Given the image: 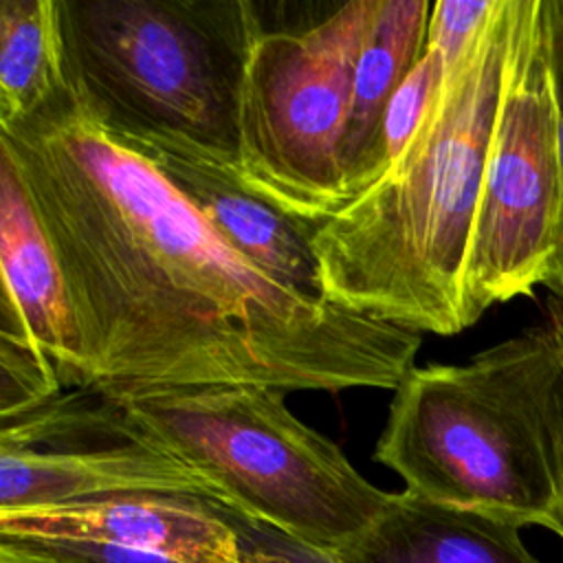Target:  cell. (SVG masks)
Masks as SVG:
<instances>
[{
  "instance_id": "277c9868",
  "label": "cell",
  "mask_w": 563,
  "mask_h": 563,
  "mask_svg": "<svg viewBox=\"0 0 563 563\" xmlns=\"http://www.w3.org/2000/svg\"><path fill=\"white\" fill-rule=\"evenodd\" d=\"M66 75L103 128L163 132L238 172L246 0H57Z\"/></svg>"
},
{
  "instance_id": "5b68a950",
  "label": "cell",
  "mask_w": 563,
  "mask_h": 563,
  "mask_svg": "<svg viewBox=\"0 0 563 563\" xmlns=\"http://www.w3.org/2000/svg\"><path fill=\"white\" fill-rule=\"evenodd\" d=\"M101 389L200 473L227 508L317 552L339 556L389 501L391 493L376 488L332 440L292 416L275 387Z\"/></svg>"
},
{
  "instance_id": "ba28073f",
  "label": "cell",
  "mask_w": 563,
  "mask_h": 563,
  "mask_svg": "<svg viewBox=\"0 0 563 563\" xmlns=\"http://www.w3.org/2000/svg\"><path fill=\"white\" fill-rule=\"evenodd\" d=\"M128 493L222 504L200 473L101 387L64 389L29 413L0 420V510Z\"/></svg>"
},
{
  "instance_id": "8992f818",
  "label": "cell",
  "mask_w": 563,
  "mask_h": 563,
  "mask_svg": "<svg viewBox=\"0 0 563 563\" xmlns=\"http://www.w3.org/2000/svg\"><path fill=\"white\" fill-rule=\"evenodd\" d=\"M376 9L378 0H350L303 29H264L249 55L238 176L308 224L347 205L339 154Z\"/></svg>"
},
{
  "instance_id": "d6986e66",
  "label": "cell",
  "mask_w": 563,
  "mask_h": 563,
  "mask_svg": "<svg viewBox=\"0 0 563 563\" xmlns=\"http://www.w3.org/2000/svg\"><path fill=\"white\" fill-rule=\"evenodd\" d=\"M231 517L240 534V563H339L334 556L306 548L233 508Z\"/></svg>"
},
{
  "instance_id": "ac0fdd59",
  "label": "cell",
  "mask_w": 563,
  "mask_h": 563,
  "mask_svg": "<svg viewBox=\"0 0 563 563\" xmlns=\"http://www.w3.org/2000/svg\"><path fill=\"white\" fill-rule=\"evenodd\" d=\"M548 314L552 317L556 328V356L548 378L543 416H545V429H548L554 475L559 486V501H556L550 530L556 532L559 539H563V301H552L548 308Z\"/></svg>"
},
{
  "instance_id": "9a60e30c",
  "label": "cell",
  "mask_w": 563,
  "mask_h": 563,
  "mask_svg": "<svg viewBox=\"0 0 563 563\" xmlns=\"http://www.w3.org/2000/svg\"><path fill=\"white\" fill-rule=\"evenodd\" d=\"M446 70L449 68L442 62V57L427 46L422 57L407 73V77L396 88L383 112L374 143L352 183V200L363 196L378 180H383L391 172V167L402 158L407 147L418 136L438 97Z\"/></svg>"
},
{
  "instance_id": "2e32d148",
  "label": "cell",
  "mask_w": 563,
  "mask_h": 563,
  "mask_svg": "<svg viewBox=\"0 0 563 563\" xmlns=\"http://www.w3.org/2000/svg\"><path fill=\"white\" fill-rule=\"evenodd\" d=\"M62 391L64 385L48 356L0 336V420L29 413Z\"/></svg>"
},
{
  "instance_id": "7c38bea8",
  "label": "cell",
  "mask_w": 563,
  "mask_h": 563,
  "mask_svg": "<svg viewBox=\"0 0 563 563\" xmlns=\"http://www.w3.org/2000/svg\"><path fill=\"white\" fill-rule=\"evenodd\" d=\"M521 528L488 515L429 501L411 490L391 493L374 523L339 563H541Z\"/></svg>"
},
{
  "instance_id": "ffe728a7",
  "label": "cell",
  "mask_w": 563,
  "mask_h": 563,
  "mask_svg": "<svg viewBox=\"0 0 563 563\" xmlns=\"http://www.w3.org/2000/svg\"><path fill=\"white\" fill-rule=\"evenodd\" d=\"M545 22H548V42H550V62L556 92L559 110V145H561V165H563V0H545ZM552 292L563 301V229H561V253H559V273Z\"/></svg>"
},
{
  "instance_id": "9c48e42d",
  "label": "cell",
  "mask_w": 563,
  "mask_h": 563,
  "mask_svg": "<svg viewBox=\"0 0 563 563\" xmlns=\"http://www.w3.org/2000/svg\"><path fill=\"white\" fill-rule=\"evenodd\" d=\"M0 543L59 563H240L231 508L167 493L0 510Z\"/></svg>"
},
{
  "instance_id": "5bb4252c",
  "label": "cell",
  "mask_w": 563,
  "mask_h": 563,
  "mask_svg": "<svg viewBox=\"0 0 563 563\" xmlns=\"http://www.w3.org/2000/svg\"><path fill=\"white\" fill-rule=\"evenodd\" d=\"M66 81L57 0L0 2V125L42 106Z\"/></svg>"
},
{
  "instance_id": "7a4b0ae2",
  "label": "cell",
  "mask_w": 563,
  "mask_h": 563,
  "mask_svg": "<svg viewBox=\"0 0 563 563\" xmlns=\"http://www.w3.org/2000/svg\"><path fill=\"white\" fill-rule=\"evenodd\" d=\"M515 0H495L451 66L391 172L332 218L312 249L325 295L378 321L431 334L464 323V273L501 106Z\"/></svg>"
},
{
  "instance_id": "52a82bcc",
  "label": "cell",
  "mask_w": 563,
  "mask_h": 563,
  "mask_svg": "<svg viewBox=\"0 0 563 563\" xmlns=\"http://www.w3.org/2000/svg\"><path fill=\"white\" fill-rule=\"evenodd\" d=\"M563 165L545 0H515L501 106L464 273V323L490 306L554 288Z\"/></svg>"
},
{
  "instance_id": "44dd1931",
  "label": "cell",
  "mask_w": 563,
  "mask_h": 563,
  "mask_svg": "<svg viewBox=\"0 0 563 563\" xmlns=\"http://www.w3.org/2000/svg\"><path fill=\"white\" fill-rule=\"evenodd\" d=\"M0 563H59V561L46 559L42 554H35V552H29V550H22L15 545L0 543Z\"/></svg>"
},
{
  "instance_id": "3957f363",
  "label": "cell",
  "mask_w": 563,
  "mask_h": 563,
  "mask_svg": "<svg viewBox=\"0 0 563 563\" xmlns=\"http://www.w3.org/2000/svg\"><path fill=\"white\" fill-rule=\"evenodd\" d=\"M554 356L545 314L466 363L411 367L374 460L429 501L550 530L559 486L543 400Z\"/></svg>"
},
{
  "instance_id": "30bf717a",
  "label": "cell",
  "mask_w": 563,
  "mask_h": 563,
  "mask_svg": "<svg viewBox=\"0 0 563 563\" xmlns=\"http://www.w3.org/2000/svg\"><path fill=\"white\" fill-rule=\"evenodd\" d=\"M103 130L143 154L235 251L271 277L310 303H336L325 295L312 249L314 224L279 211L249 189L235 169L178 136Z\"/></svg>"
},
{
  "instance_id": "4fadbf2b",
  "label": "cell",
  "mask_w": 563,
  "mask_h": 563,
  "mask_svg": "<svg viewBox=\"0 0 563 563\" xmlns=\"http://www.w3.org/2000/svg\"><path fill=\"white\" fill-rule=\"evenodd\" d=\"M431 9L429 0H378L356 64L350 119L339 154L345 202L352 200V183L365 163L391 95L427 48Z\"/></svg>"
},
{
  "instance_id": "8fae6325",
  "label": "cell",
  "mask_w": 563,
  "mask_h": 563,
  "mask_svg": "<svg viewBox=\"0 0 563 563\" xmlns=\"http://www.w3.org/2000/svg\"><path fill=\"white\" fill-rule=\"evenodd\" d=\"M0 336L48 356L64 389L88 387L81 336L57 255L4 154H0Z\"/></svg>"
},
{
  "instance_id": "e0dca14e",
  "label": "cell",
  "mask_w": 563,
  "mask_h": 563,
  "mask_svg": "<svg viewBox=\"0 0 563 563\" xmlns=\"http://www.w3.org/2000/svg\"><path fill=\"white\" fill-rule=\"evenodd\" d=\"M495 0H438L433 2L429 31H427V46L433 48L446 68L455 66L477 33L482 31L484 22L488 20Z\"/></svg>"
},
{
  "instance_id": "6da1fadb",
  "label": "cell",
  "mask_w": 563,
  "mask_h": 563,
  "mask_svg": "<svg viewBox=\"0 0 563 563\" xmlns=\"http://www.w3.org/2000/svg\"><path fill=\"white\" fill-rule=\"evenodd\" d=\"M57 255L88 387L396 389L418 332L317 306L235 251L68 79L0 125Z\"/></svg>"
}]
</instances>
